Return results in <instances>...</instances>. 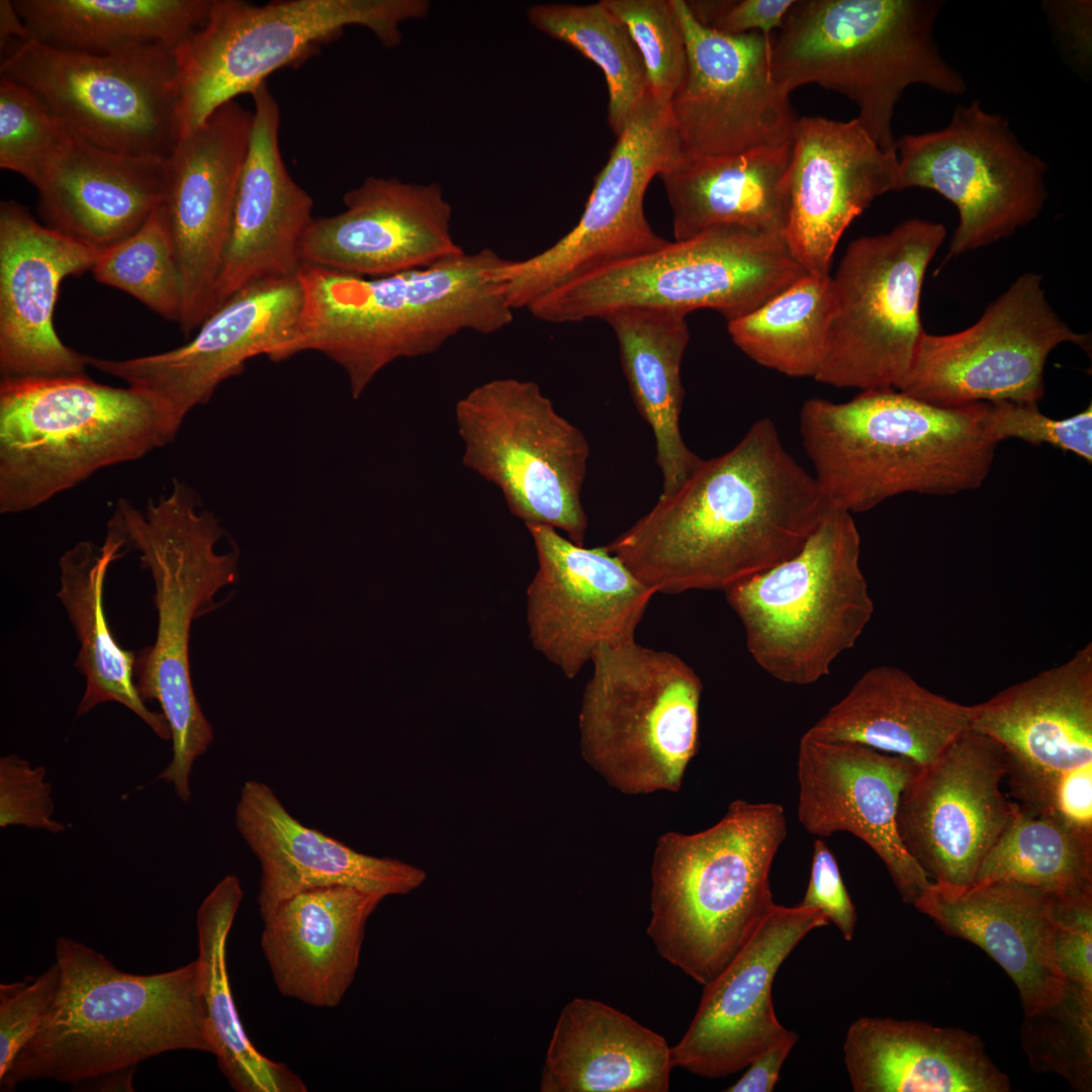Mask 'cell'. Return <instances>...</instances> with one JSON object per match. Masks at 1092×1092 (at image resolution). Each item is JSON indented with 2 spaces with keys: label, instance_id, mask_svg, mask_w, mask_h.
<instances>
[{
  "label": "cell",
  "instance_id": "obj_1",
  "mask_svg": "<svg viewBox=\"0 0 1092 1092\" xmlns=\"http://www.w3.org/2000/svg\"><path fill=\"white\" fill-rule=\"evenodd\" d=\"M831 507L761 418L606 548L655 593L724 592L795 555Z\"/></svg>",
  "mask_w": 1092,
  "mask_h": 1092
},
{
  "label": "cell",
  "instance_id": "obj_2",
  "mask_svg": "<svg viewBox=\"0 0 1092 1092\" xmlns=\"http://www.w3.org/2000/svg\"><path fill=\"white\" fill-rule=\"evenodd\" d=\"M505 261L483 248L375 278L301 263L302 313L282 361L306 351L326 355L357 399L399 359L433 354L463 331L491 335L508 327L513 310L489 276Z\"/></svg>",
  "mask_w": 1092,
  "mask_h": 1092
},
{
  "label": "cell",
  "instance_id": "obj_3",
  "mask_svg": "<svg viewBox=\"0 0 1092 1092\" xmlns=\"http://www.w3.org/2000/svg\"><path fill=\"white\" fill-rule=\"evenodd\" d=\"M988 411V401L945 407L896 389L866 390L845 402L807 399L800 434L827 499L861 513L901 493L978 488L998 446Z\"/></svg>",
  "mask_w": 1092,
  "mask_h": 1092
},
{
  "label": "cell",
  "instance_id": "obj_4",
  "mask_svg": "<svg viewBox=\"0 0 1092 1092\" xmlns=\"http://www.w3.org/2000/svg\"><path fill=\"white\" fill-rule=\"evenodd\" d=\"M56 962V998L0 1079L1 1091L41 1079L79 1083L171 1051L212 1054L196 960L169 972L135 975L84 943L60 937Z\"/></svg>",
  "mask_w": 1092,
  "mask_h": 1092
},
{
  "label": "cell",
  "instance_id": "obj_5",
  "mask_svg": "<svg viewBox=\"0 0 1092 1092\" xmlns=\"http://www.w3.org/2000/svg\"><path fill=\"white\" fill-rule=\"evenodd\" d=\"M198 505L195 493L174 479L170 493L150 499L145 512L120 499L107 525L124 547L139 552L153 578L157 635L135 654L134 680L144 701L159 703L171 732L172 759L157 780L171 784L183 803L191 798L193 764L213 740L192 685L191 626L216 608L215 595L239 573L238 551L216 550L224 535L219 520Z\"/></svg>",
  "mask_w": 1092,
  "mask_h": 1092
},
{
  "label": "cell",
  "instance_id": "obj_6",
  "mask_svg": "<svg viewBox=\"0 0 1092 1092\" xmlns=\"http://www.w3.org/2000/svg\"><path fill=\"white\" fill-rule=\"evenodd\" d=\"M787 831L782 805L735 800L706 830L661 834L646 929L658 954L701 985L712 981L774 908L769 872Z\"/></svg>",
  "mask_w": 1092,
  "mask_h": 1092
},
{
  "label": "cell",
  "instance_id": "obj_7",
  "mask_svg": "<svg viewBox=\"0 0 1092 1092\" xmlns=\"http://www.w3.org/2000/svg\"><path fill=\"white\" fill-rule=\"evenodd\" d=\"M940 0H800L772 36L770 67L789 93L818 84L846 96L885 151H896L892 119L914 84L961 95L963 75L934 36Z\"/></svg>",
  "mask_w": 1092,
  "mask_h": 1092
},
{
  "label": "cell",
  "instance_id": "obj_8",
  "mask_svg": "<svg viewBox=\"0 0 1092 1092\" xmlns=\"http://www.w3.org/2000/svg\"><path fill=\"white\" fill-rule=\"evenodd\" d=\"M160 402L88 375L1 380L0 512L29 511L176 436Z\"/></svg>",
  "mask_w": 1092,
  "mask_h": 1092
},
{
  "label": "cell",
  "instance_id": "obj_9",
  "mask_svg": "<svg viewBox=\"0 0 1092 1092\" xmlns=\"http://www.w3.org/2000/svg\"><path fill=\"white\" fill-rule=\"evenodd\" d=\"M807 273L784 234L718 225L574 278L527 309L552 324L603 320L626 308L686 316L709 308L730 322L752 312Z\"/></svg>",
  "mask_w": 1092,
  "mask_h": 1092
},
{
  "label": "cell",
  "instance_id": "obj_10",
  "mask_svg": "<svg viewBox=\"0 0 1092 1092\" xmlns=\"http://www.w3.org/2000/svg\"><path fill=\"white\" fill-rule=\"evenodd\" d=\"M859 557L851 514L832 506L795 555L724 590L765 672L810 685L855 645L875 609Z\"/></svg>",
  "mask_w": 1092,
  "mask_h": 1092
},
{
  "label": "cell",
  "instance_id": "obj_11",
  "mask_svg": "<svg viewBox=\"0 0 1092 1092\" xmlns=\"http://www.w3.org/2000/svg\"><path fill=\"white\" fill-rule=\"evenodd\" d=\"M429 6L426 0H285L263 5L213 0L204 23L173 51L180 138L347 26H363L384 46L395 47L402 38L400 24L424 17Z\"/></svg>",
  "mask_w": 1092,
  "mask_h": 1092
},
{
  "label": "cell",
  "instance_id": "obj_12",
  "mask_svg": "<svg viewBox=\"0 0 1092 1092\" xmlns=\"http://www.w3.org/2000/svg\"><path fill=\"white\" fill-rule=\"evenodd\" d=\"M592 662L581 756L626 795L677 792L699 747L701 678L677 655L635 640L601 647Z\"/></svg>",
  "mask_w": 1092,
  "mask_h": 1092
},
{
  "label": "cell",
  "instance_id": "obj_13",
  "mask_svg": "<svg viewBox=\"0 0 1092 1092\" xmlns=\"http://www.w3.org/2000/svg\"><path fill=\"white\" fill-rule=\"evenodd\" d=\"M455 422L463 465L499 489L513 516L584 545L589 444L536 382L496 378L477 385L456 402Z\"/></svg>",
  "mask_w": 1092,
  "mask_h": 1092
},
{
  "label": "cell",
  "instance_id": "obj_14",
  "mask_svg": "<svg viewBox=\"0 0 1092 1092\" xmlns=\"http://www.w3.org/2000/svg\"><path fill=\"white\" fill-rule=\"evenodd\" d=\"M1 56L0 73L30 88L70 134L86 143L166 158L180 139L172 50L92 55L29 38Z\"/></svg>",
  "mask_w": 1092,
  "mask_h": 1092
},
{
  "label": "cell",
  "instance_id": "obj_15",
  "mask_svg": "<svg viewBox=\"0 0 1092 1092\" xmlns=\"http://www.w3.org/2000/svg\"><path fill=\"white\" fill-rule=\"evenodd\" d=\"M945 237L942 223L911 218L848 245L832 277L837 311L815 380L861 391L898 390L924 332V276Z\"/></svg>",
  "mask_w": 1092,
  "mask_h": 1092
},
{
  "label": "cell",
  "instance_id": "obj_16",
  "mask_svg": "<svg viewBox=\"0 0 1092 1092\" xmlns=\"http://www.w3.org/2000/svg\"><path fill=\"white\" fill-rule=\"evenodd\" d=\"M896 152L895 190H933L958 209L945 261L1013 235L1048 198L1046 164L979 100L958 105L942 129L904 134Z\"/></svg>",
  "mask_w": 1092,
  "mask_h": 1092
},
{
  "label": "cell",
  "instance_id": "obj_17",
  "mask_svg": "<svg viewBox=\"0 0 1092 1092\" xmlns=\"http://www.w3.org/2000/svg\"><path fill=\"white\" fill-rule=\"evenodd\" d=\"M681 156L668 105L648 94L617 136L576 225L540 254L491 271L509 307L528 308L574 278L665 246L645 216L644 196L653 177Z\"/></svg>",
  "mask_w": 1092,
  "mask_h": 1092
},
{
  "label": "cell",
  "instance_id": "obj_18",
  "mask_svg": "<svg viewBox=\"0 0 1092 1092\" xmlns=\"http://www.w3.org/2000/svg\"><path fill=\"white\" fill-rule=\"evenodd\" d=\"M1070 342L1090 352L1045 298L1042 277L1015 280L970 328L949 335L923 332L898 390L938 406L978 401L1038 402L1050 353Z\"/></svg>",
  "mask_w": 1092,
  "mask_h": 1092
},
{
  "label": "cell",
  "instance_id": "obj_19",
  "mask_svg": "<svg viewBox=\"0 0 1092 1092\" xmlns=\"http://www.w3.org/2000/svg\"><path fill=\"white\" fill-rule=\"evenodd\" d=\"M672 1L688 55L668 104L681 157H729L791 144L799 117L772 74V38L718 32L701 24L686 0Z\"/></svg>",
  "mask_w": 1092,
  "mask_h": 1092
},
{
  "label": "cell",
  "instance_id": "obj_20",
  "mask_svg": "<svg viewBox=\"0 0 1092 1092\" xmlns=\"http://www.w3.org/2000/svg\"><path fill=\"white\" fill-rule=\"evenodd\" d=\"M1003 747L972 730L961 733L902 790L897 830L903 846L933 883L966 887L1015 812L1000 785Z\"/></svg>",
  "mask_w": 1092,
  "mask_h": 1092
},
{
  "label": "cell",
  "instance_id": "obj_21",
  "mask_svg": "<svg viewBox=\"0 0 1092 1092\" xmlns=\"http://www.w3.org/2000/svg\"><path fill=\"white\" fill-rule=\"evenodd\" d=\"M303 289L296 276L255 282L209 314L197 335L173 350L124 360L87 355V364L157 399L178 433L186 416L208 402L246 362H280L297 333Z\"/></svg>",
  "mask_w": 1092,
  "mask_h": 1092
},
{
  "label": "cell",
  "instance_id": "obj_22",
  "mask_svg": "<svg viewBox=\"0 0 1092 1092\" xmlns=\"http://www.w3.org/2000/svg\"><path fill=\"white\" fill-rule=\"evenodd\" d=\"M526 528L538 560L527 588L529 637L574 678L601 647L635 640L656 593L606 546L577 545L545 525Z\"/></svg>",
  "mask_w": 1092,
  "mask_h": 1092
},
{
  "label": "cell",
  "instance_id": "obj_23",
  "mask_svg": "<svg viewBox=\"0 0 1092 1092\" xmlns=\"http://www.w3.org/2000/svg\"><path fill=\"white\" fill-rule=\"evenodd\" d=\"M253 111L237 101L215 109L166 157L161 208L181 280L179 327L188 335L212 312Z\"/></svg>",
  "mask_w": 1092,
  "mask_h": 1092
},
{
  "label": "cell",
  "instance_id": "obj_24",
  "mask_svg": "<svg viewBox=\"0 0 1092 1092\" xmlns=\"http://www.w3.org/2000/svg\"><path fill=\"white\" fill-rule=\"evenodd\" d=\"M970 728L1006 753L1019 805L1051 810L1061 779L1092 764V645L970 706Z\"/></svg>",
  "mask_w": 1092,
  "mask_h": 1092
},
{
  "label": "cell",
  "instance_id": "obj_25",
  "mask_svg": "<svg viewBox=\"0 0 1092 1092\" xmlns=\"http://www.w3.org/2000/svg\"><path fill=\"white\" fill-rule=\"evenodd\" d=\"M826 915L801 905L775 904L746 944L708 984L679 1041L671 1046L673 1068L717 1079L746 1068L791 1030L778 1020L771 989L782 964Z\"/></svg>",
  "mask_w": 1092,
  "mask_h": 1092
},
{
  "label": "cell",
  "instance_id": "obj_26",
  "mask_svg": "<svg viewBox=\"0 0 1092 1092\" xmlns=\"http://www.w3.org/2000/svg\"><path fill=\"white\" fill-rule=\"evenodd\" d=\"M343 202L342 212L313 217L300 242L301 263L375 278L465 253L453 239L452 206L437 183L368 177Z\"/></svg>",
  "mask_w": 1092,
  "mask_h": 1092
},
{
  "label": "cell",
  "instance_id": "obj_27",
  "mask_svg": "<svg viewBox=\"0 0 1092 1092\" xmlns=\"http://www.w3.org/2000/svg\"><path fill=\"white\" fill-rule=\"evenodd\" d=\"M897 168V152L883 150L856 118H798L784 237L808 273L829 274L841 236L877 197L895 190Z\"/></svg>",
  "mask_w": 1092,
  "mask_h": 1092
},
{
  "label": "cell",
  "instance_id": "obj_28",
  "mask_svg": "<svg viewBox=\"0 0 1092 1092\" xmlns=\"http://www.w3.org/2000/svg\"><path fill=\"white\" fill-rule=\"evenodd\" d=\"M99 255L38 223L16 201H1V380L87 375V355L61 341L54 312L63 280L92 270Z\"/></svg>",
  "mask_w": 1092,
  "mask_h": 1092
},
{
  "label": "cell",
  "instance_id": "obj_29",
  "mask_svg": "<svg viewBox=\"0 0 1092 1092\" xmlns=\"http://www.w3.org/2000/svg\"><path fill=\"white\" fill-rule=\"evenodd\" d=\"M918 764L858 743L825 742L804 734L797 776L798 818L813 835L840 831L859 838L881 858L907 904L930 881L902 844L897 830L900 794Z\"/></svg>",
  "mask_w": 1092,
  "mask_h": 1092
},
{
  "label": "cell",
  "instance_id": "obj_30",
  "mask_svg": "<svg viewBox=\"0 0 1092 1092\" xmlns=\"http://www.w3.org/2000/svg\"><path fill=\"white\" fill-rule=\"evenodd\" d=\"M251 95L250 144L236 190L212 312L255 282L296 276L300 242L313 219L312 198L292 179L281 156L277 101L266 82Z\"/></svg>",
  "mask_w": 1092,
  "mask_h": 1092
},
{
  "label": "cell",
  "instance_id": "obj_31",
  "mask_svg": "<svg viewBox=\"0 0 1092 1092\" xmlns=\"http://www.w3.org/2000/svg\"><path fill=\"white\" fill-rule=\"evenodd\" d=\"M236 826L261 864L257 901L262 919L306 890L347 886L385 898L406 895L427 878L416 866L356 851L301 824L261 782L243 785Z\"/></svg>",
  "mask_w": 1092,
  "mask_h": 1092
},
{
  "label": "cell",
  "instance_id": "obj_32",
  "mask_svg": "<svg viewBox=\"0 0 1092 1092\" xmlns=\"http://www.w3.org/2000/svg\"><path fill=\"white\" fill-rule=\"evenodd\" d=\"M1053 896L1011 881L930 883L913 905L947 935L986 951L1017 987L1027 1016L1058 1001L1066 989L1054 948Z\"/></svg>",
  "mask_w": 1092,
  "mask_h": 1092
},
{
  "label": "cell",
  "instance_id": "obj_33",
  "mask_svg": "<svg viewBox=\"0 0 1092 1092\" xmlns=\"http://www.w3.org/2000/svg\"><path fill=\"white\" fill-rule=\"evenodd\" d=\"M166 158L102 149L72 134L40 182L44 225L99 254L139 231L162 203Z\"/></svg>",
  "mask_w": 1092,
  "mask_h": 1092
},
{
  "label": "cell",
  "instance_id": "obj_34",
  "mask_svg": "<svg viewBox=\"0 0 1092 1092\" xmlns=\"http://www.w3.org/2000/svg\"><path fill=\"white\" fill-rule=\"evenodd\" d=\"M383 899L332 886L283 901L263 919L261 935L279 992L314 1007L338 1006L355 979L366 923Z\"/></svg>",
  "mask_w": 1092,
  "mask_h": 1092
},
{
  "label": "cell",
  "instance_id": "obj_35",
  "mask_svg": "<svg viewBox=\"0 0 1092 1092\" xmlns=\"http://www.w3.org/2000/svg\"><path fill=\"white\" fill-rule=\"evenodd\" d=\"M844 1063L855 1092H1009L983 1040L961 1028L860 1017L848 1028Z\"/></svg>",
  "mask_w": 1092,
  "mask_h": 1092
},
{
  "label": "cell",
  "instance_id": "obj_36",
  "mask_svg": "<svg viewBox=\"0 0 1092 1092\" xmlns=\"http://www.w3.org/2000/svg\"><path fill=\"white\" fill-rule=\"evenodd\" d=\"M670 1046L659 1033L595 999L573 998L553 1028L541 1092H666Z\"/></svg>",
  "mask_w": 1092,
  "mask_h": 1092
},
{
  "label": "cell",
  "instance_id": "obj_37",
  "mask_svg": "<svg viewBox=\"0 0 1092 1092\" xmlns=\"http://www.w3.org/2000/svg\"><path fill=\"white\" fill-rule=\"evenodd\" d=\"M970 728V706L921 686L895 666L867 670L805 733L825 742L858 743L931 763Z\"/></svg>",
  "mask_w": 1092,
  "mask_h": 1092
},
{
  "label": "cell",
  "instance_id": "obj_38",
  "mask_svg": "<svg viewBox=\"0 0 1092 1092\" xmlns=\"http://www.w3.org/2000/svg\"><path fill=\"white\" fill-rule=\"evenodd\" d=\"M790 155L791 144L729 157H680L659 175L674 241L726 224L784 234Z\"/></svg>",
  "mask_w": 1092,
  "mask_h": 1092
},
{
  "label": "cell",
  "instance_id": "obj_39",
  "mask_svg": "<svg viewBox=\"0 0 1092 1092\" xmlns=\"http://www.w3.org/2000/svg\"><path fill=\"white\" fill-rule=\"evenodd\" d=\"M618 342L623 373L637 407L653 432L663 495L673 493L701 461L680 432V368L690 340L686 315L626 308L606 315Z\"/></svg>",
  "mask_w": 1092,
  "mask_h": 1092
},
{
  "label": "cell",
  "instance_id": "obj_40",
  "mask_svg": "<svg viewBox=\"0 0 1092 1092\" xmlns=\"http://www.w3.org/2000/svg\"><path fill=\"white\" fill-rule=\"evenodd\" d=\"M122 548L121 538L107 529L102 546L80 541L60 559L57 596L80 643L75 665L86 679L77 716L87 714L100 704L117 702L133 712L161 739L169 740L171 732L165 716L149 709L138 692L135 653L116 642L104 612L106 572L122 555Z\"/></svg>",
  "mask_w": 1092,
  "mask_h": 1092
},
{
  "label": "cell",
  "instance_id": "obj_41",
  "mask_svg": "<svg viewBox=\"0 0 1092 1092\" xmlns=\"http://www.w3.org/2000/svg\"><path fill=\"white\" fill-rule=\"evenodd\" d=\"M31 38L92 55L174 51L206 20L213 0H12Z\"/></svg>",
  "mask_w": 1092,
  "mask_h": 1092
},
{
  "label": "cell",
  "instance_id": "obj_42",
  "mask_svg": "<svg viewBox=\"0 0 1092 1092\" xmlns=\"http://www.w3.org/2000/svg\"><path fill=\"white\" fill-rule=\"evenodd\" d=\"M243 898L240 880L229 875L197 910L198 980L207 1038L221 1073L238 1092H305L285 1064L263 1056L247 1035L233 998L226 941Z\"/></svg>",
  "mask_w": 1092,
  "mask_h": 1092
},
{
  "label": "cell",
  "instance_id": "obj_43",
  "mask_svg": "<svg viewBox=\"0 0 1092 1092\" xmlns=\"http://www.w3.org/2000/svg\"><path fill=\"white\" fill-rule=\"evenodd\" d=\"M836 311L832 277L807 273L752 312L728 322V333L759 365L814 378L826 357Z\"/></svg>",
  "mask_w": 1092,
  "mask_h": 1092
},
{
  "label": "cell",
  "instance_id": "obj_44",
  "mask_svg": "<svg viewBox=\"0 0 1092 1092\" xmlns=\"http://www.w3.org/2000/svg\"><path fill=\"white\" fill-rule=\"evenodd\" d=\"M998 880L1058 896H1092V834L1051 810L1016 803L973 883Z\"/></svg>",
  "mask_w": 1092,
  "mask_h": 1092
},
{
  "label": "cell",
  "instance_id": "obj_45",
  "mask_svg": "<svg viewBox=\"0 0 1092 1092\" xmlns=\"http://www.w3.org/2000/svg\"><path fill=\"white\" fill-rule=\"evenodd\" d=\"M530 23L572 47L604 73L608 122L619 136L648 96L645 68L626 26L600 1L593 4H538Z\"/></svg>",
  "mask_w": 1092,
  "mask_h": 1092
},
{
  "label": "cell",
  "instance_id": "obj_46",
  "mask_svg": "<svg viewBox=\"0 0 1092 1092\" xmlns=\"http://www.w3.org/2000/svg\"><path fill=\"white\" fill-rule=\"evenodd\" d=\"M95 279L135 297L167 321L179 323L181 280L161 204L134 234L100 253Z\"/></svg>",
  "mask_w": 1092,
  "mask_h": 1092
},
{
  "label": "cell",
  "instance_id": "obj_47",
  "mask_svg": "<svg viewBox=\"0 0 1092 1092\" xmlns=\"http://www.w3.org/2000/svg\"><path fill=\"white\" fill-rule=\"evenodd\" d=\"M1020 1035L1035 1073L1060 1075L1078 1092L1092 1090V991L1066 983L1058 1001L1024 1016Z\"/></svg>",
  "mask_w": 1092,
  "mask_h": 1092
},
{
  "label": "cell",
  "instance_id": "obj_48",
  "mask_svg": "<svg viewBox=\"0 0 1092 1092\" xmlns=\"http://www.w3.org/2000/svg\"><path fill=\"white\" fill-rule=\"evenodd\" d=\"M70 133L27 86L0 74V167L34 187Z\"/></svg>",
  "mask_w": 1092,
  "mask_h": 1092
},
{
  "label": "cell",
  "instance_id": "obj_49",
  "mask_svg": "<svg viewBox=\"0 0 1092 1092\" xmlns=\"http://www.w3.org/2000/svg\"><path fill=\"white\" fill-rule=\"evenodd\" d=\"M628 29L645 68L648 94L668 105L688 63L682 25L672 0H602Z\"/></svg>",
  "mask_w": 1092,
  "mask_h": 1092
},
{
  "label": "cell",
  "instance_id": "obj_50",
  "mask_svg": "<svg viewBox=\"0 0 1092 1092\" xmlns=\"http://www.w3.org/2000/svg\"><path fill=\"white\" fill-rule=\"evenodd\" d=\"M987 431L994 442L1016 438L1032 445L1049 444L1092 462V406L1062 420L1044 416L1036 402H989Z\"/></svg>",
  "mask_w": 1092,
  "mask_h": 1092
},
{
  "label": "cell",
  "instance_id": "obj_51",
  "mask_svg": "<svg viewBox=\"0 0 1092 1092\" xmlns=\"http://www.w3.org/2000/svg\"><path fill=\"white\" fill-rule=\"evenodd\" d=\"M60 983L57 962L28 982L0 985V1079L41 1025Z\"/></svg>",
  "mask_w": 1092,
  "mask_h": 1092
},
{
  "label": "cell",
  "instance_id": "obj_52",
  "mask_svg": "<svg viewBox=\"0 0 1092 1092\" xmlns=\"http://www.w3.org/2000/svg\"><path fill=\"white\" fill-rule=\"evenodd\" d=\"M43 766H31L17 754L0 758V827L24 826L52 833L65 830L53 818L52 785Z\"/></svg>",
  "mask_w": 1092,
  "mask_h": 1092
},
{
  "label": "cell",
  "instance_id": "obj_53",
  "mask_svg": "<svg viewBox=\"0 0 1092 1092\" xmlns=\"http://www.w3.org/2000/svg\"><path fill=\"white\" fill-rule=\"evenodd\" d=\"M1054 948L1065 982L1092 991V896H1053Z\"/></svg>",
  "mask_w": 1092,
  "mask_h": 1092
},
{
  "label": "cell",
  "instance_id": "obj_54",
  "mask_svg": "<svg viewBox=\"0 0 1092 1092\" xmlns=\"http://www.w3.org/2000/svg\"><path fill=\"white\" fill-rule=\"evenodd\" d=\"M796 0L687 1L695 18L703 25L725 34L751 31L767 39L780 29Z\"/></svg>",
  "mask_w": 1092,
  "mask_h": 1092
},
{
  "label": "cell",
  "instance_id": "obj_55",
  "mask_svg": "<svg viewBox=\"0 0 1092 1092\" xmlns=\"http://www.w3.org/2000/svg\"><path fill=\"white\" fill-rule=\"evenodd\" d=\"M801 906L821 910L845 940L853 937L855 906L842 881L836 857L821 839L813 844L810 879Z\"/></svg>",
  "mask_w": 1092,
  "mask_h": 1092
},
{
  "label": "cell",
  "instance_id": "obj_56",
  "mask_svg": "<svg viewBox=\"0 0 1092 1092\" xmlns=\"http://www.w3.org/2000/svg\"><path fill=\"white\" fill-rule=\"evenodd\" d=\"M1044 13L1065 59L1080 75L1091 63V2L1048 1Z\"/></svg>",
  "mask_w": 1092,
  "mask_h": 1092
},
{
  "label": "cell",
  "instance_id": "obj_57",
  "mask_svg": "<svg viewBox=\"0 0 1092 1092\" xmlns=\"http://www.w3.org/2000/svg\"><path fill=\"white\" fill-rule=\"evenodd\" d=\"M1051 811L1092 834V764L1070 771L1061 779Z\"/></svg>",
  "mask_w": 1092,
  "mask_h": 1092
},
{
  "label": "cell",
  "instance_id": "obj_58",
  "mask_svg": "<svg viewBox=\"0 0 1092 1092\" xmlns=\"http://www.w3.org/2000/svg\"><path fill=\"white\" fill-rule=\"evenodd\" d=\"M798 1036L794 1031L780 1042L768 1048L755 1057L747 1066L748 1069L741 1078L729 1086L728 1092H770L774 1090L782 1066L797 1042Z\"/></svg>",
  "mask_w": 1092,
  "mask_h": 1092
},
{
  "label": "cell",
  "instance_id": "obj_59",
  "mask_svg": "<svg viewBox=\"0 0 1092 1092\" xmlns=\"http://www.w3.org/2000/svg\"><path fill=\"white\" fill-rule=\"evenodd\" d=\"M31 38L21 16L13 5L12 0H0V51L4 52L10 44Z\"/></svg>",
  "mask_w": 1092,
  "mask_h": 1092
}]
</instances>
